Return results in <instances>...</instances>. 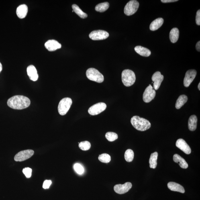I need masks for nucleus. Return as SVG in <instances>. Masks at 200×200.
Instances as JSON below:
<instances>
[{
    "instance_id": "f257e3e1",
    "label": "nucleus",
    "mask_w": 200,
    "mask_h": 200,
    "mask_svg": "<svg viewBox=\"0 0 200 200\" xmlns=\"http://www.w3.org/2000/svg\"><path fill=\"white\" fill-rule=\"evenodd\" d=\"M30 100L22 95H16L8 100L7 105L11 108L21 110L26 108L30 106Z\"/></svg>"
},
{
    "instance_id": "f03ea898",
    "label": "nucleus",
    "mask_w": 200,
    "mask_h": 200,
    "mask_svg": "<svg viewBox=\"0 0 200 200\" xmlns=\"http://www.w3.org/2000/svg\"><path fill=\"white\" fill-rule=\"evenodd\" d=\"M131 124L137 130L144 131L150 129L151 124L147 119L135 116L131 119Z\"/></svg>"
},
{
    "instance_id": "7ed1b4c3",
    "label": "nucleus",
    "mask_w": 200,
    "mask_h": 200,
    "mask_svg": "<svg viewBox=\"0 0 200 200\" xmlns=\"http://www.w3.org/2000/svg\"><path fill=\"white\" fill-rule=\"evenodd\" d=\"M121 80L123 84L127 87L133 85L136 80V76L132 70L125 69L121 73Z\"/></svg>"
},
{
    "instance_id": "20e7f679",
    "label": "nucleus",
    "mask_w": 200,
    "mask_h": 200,
    "mask_svg": "<svg viewBox=\"0 0 200 200\" xmlns=\"http://www.w3.org/2000/svg\"><path fill=\"white\" fill-rule=\"evenodd\" d=\"M86 75L88 79L98 83H102L104 80L103 74L94 68L88 69L86 72Z\"/></svg>"
},
{
    "instance_id": "39448f33",
    "label": "nucleus",
    "mask_w": 200,
    "mask_h": 200,
    "mask_svg": "<svg viewBox=\"0 0 200 200\" xmlns=\"http://www.w3.org/2000/svg\"><path fill=\"white\" fill-rule=\"evenodd\" d=\"M72 103V100L69 98H64L61 100L58 107L60 114L62 116L65 115L69 110Z\"/></svg>"
},
{
    "instance_id": "423d86ee",
    "label": "nucleus",
    "mask_w": 200,
    "mask_h": 200,
    "mask_svg": "<svg viewBox=\"0 0 200 200\" xmlns=\"http://www.w3.org/2000/svg\"><path fill=\"white\" fill-rule=\"evenodd\" d=\"M140 6L139 2L135 0H132L128 2L125 6L124 12L125 15L131 16L136 13Z\"/></svg>"
},
{
    "instance_id": "0eeeda50",
    "label": "nucleus",
    "mask_w": 200,
    "mask_h": 200,
    "mask_svg": "<svg viewBox=\"0 0 200 200\" xmlns=\"http://www.w3.org/2000/svg\"><path fill=\"white\" fill-rule=\"evenodd\" d=\"M109 36L108 33L107 31L101 30L93 31L89 35V38L94 40H104Z\"/></svg>"
},
{
    "instance_id": "6e6552de",
    "label": "nucleus",
    "mask_w": 200,
    "mask_h": 200,
    "mask_svg": "<svg viewBox=\"0 0 200 200\" xmlns=\"http://www.w3.org/2000/svg\"><path fill=\"white\" fill-rule=\"evenodd\" d=\"M107 107L104 103L100 102L92 106L88 109V113L91 115H96L104 111Z\"/></svg>"
},
{
    "instance_id": "1a4fd4ad",
    "label": "nucleus",
    "mask_w": 200,
    "mask_h": 200,
    "mask_svg": "<svg viewBox=\"0 0 200 200\" xmlns=\"http://www.w3.org/2000/svg\"><path fill=\"white\" fill-rule=\"evenodd\" d=\"M34 154L32 150H26L19 152L16 155L14 160L16 161L21 162L30 158Z\"/></svg>"
},
{
    "instance_id": "9d476101",
    "label": "nucleus",
    "mask_w": 200,
    "mask_h": 200,
    "mask_svg": "<svg viewBox=\"0 0 200 200\" xmlns=\"http://www.w3.org/2000/svg\"><path fill=\"white\" fill-rule=\"evenodd\" d=\"M156 94V91L154 89V88L151 85H150L146 88L143 94V100L145 102H150L154 98Z\"/></svg>"
},
{
    "instance_id": "9b49d317",
    "label": "nucleus",
    "mask_w": 200,
    "mask_h": 200,
    "mask_svg": "<svg viewBox=\"0 0 200 200\" xmlns=\"http://www.w3.org/2000/svg\"><path fill=\"white\" fill-rule=\"evenodd\" d=\"M197 72L195 70H189L186 72L183 80V84L185 87H188L193 82L197 75Z\"/></svg>"
},
{
    "instance_id": "f8f14e48",
    "label": "nucleus",
    "mask_w": 200,
    "mask_h": 200,
    "mask_svg": "<svg viewBox=\"0 0 200 200\" xmlns=\"http://www.w3.org/2000/svg\"><path fill=\"white\" fill-rule=\"evenodd\" d=\"M132 187V184L130 182H126L124 184H117L114 187V190L116 193L123 194L127 193Z\"/></svg>"
},
{
    "instance_id": "ddd939ff",
    "label": "nucleus",
    "mask_w": 200,
    "mask_h": 200,
    "mask_svg": "<svg viewBox=\"0 0 200 200\" xmlns=\"http://www.w3.org/2000/svg\"><path fill=\"white\" fill-rule=\"evenodd\" d=\"M176 146L185 154L189 155L191 153V150L186 141L182 139H179L176 141Z\"/></svg>"
},
{
    "instance_id": "4468645a",
    "label": "nucleus",
    "mask_w": 200,
    "mask_h": 200,
    "mask_svg": "<svg viewBox=\"0 0 200 200\" xmlns=\"http://www.w3.org/2000/svg\"><path fill=\"white\" fill-rule=\"evenodd\" d=\"M164 76L162 75L160 72H156L153 75L152 79L154 83L155 90H157L160 88L161 84L164 80Z\"/></svg>"
},
{
    "instance_id": "2eb2a0df",
    "label": "nucleus",
    "mask_w": 200,
    "mask_h": 200,
    "mask_svg": "<svg viewBox=\"0 0 200 200\" xmlns=\"http://www.w3.org/2000/svg\"><path fill=\"white\" fill-rule=\"evenodd\" d=\"M45 46L49 51L52 52L61 48L60 43L55 40H50L45 43Z\"/></svg>"
},
{
    "instance_id": "dca6fc26",
    "label": "nucleus",
    "mask_w": 200,
    "mask_h": 200,
    "mask_svg": "<svg viewBox=\"0 0 200 200\" xmlns=\"http://www.w3.org/2000/svg\"><path fill=\"white\" fill-rule=\"evenodd\" d=\"M27 75L31 80L33 81H36L38 78V74L37 73L36 68L32 65L27 67Z\"/></svg>"
},
{
    "instance_id": "f3484780",
    "label": "nucleus",
    "mask_w": 200,
    "mask_h": 200,
    "mask_svg": "<svg viewBox=\"0 0 200 200\" xmlns=\"http://www.w3.org/2000/svg\"><path fill=\"white\" fill-rule=\"evenodd\" d=\"M168 187L172 191L179 192L183 193H185L184 188L180 184L174 182H169L168 184Z\"/></svg>"
},
{
    "instance_id": "a211bd4d",
    "label": "nucleus",
    "mask_w": 200,
    "mask_h": 200,
    "mask_svg": "<svg viewBox=\"0 0 200 200\" xmlns=\"http://www.w3.org/2000/svg\"><path fill=\"white\" fill-rule=\"evenodd\" d=\"M28 7L27 6L23 4L19 6L17 9V14L19 18H24L27 14Z\"/></svg>"
},
{
    "instance_id": "6ab92c4d",
    "label": "nucleus",
    "mask_w": 200,
    "mask_h": 200,
    "mask_svg": "<svg viewBox=\"0 0 200 200\" xmlns=\"http://www.w3.org/2000/svg\"><path fill=\"white\" fill-rule=\"evenodd\" d=\"M173 160L174 162L179 164L181 168L187 169L188 168V165L187 162L179 155L174 154L173 156Z\"/></svg>"
},
{
    "instance_id": "aec40b11",
    "label": "nucleus",
    "mask_w": 200,
    "mask_h": 200,
    "mask_svg": "<svg viewBox=\"0 0 200 200\" xmlns=\"http://www.w3.org/2000/svg\"><path fill=\"white\" fill-rule=\"evenodd\" d=\"M135 50L137 53L143 56L148 57L151 54V51L150 50L142 46H138L135 47Z\"/></svg>"
},
{
    "instance_id": "412c9836",
    "label": "nucleus",
    "mask_w": 200,
    "mask_h": 200,
    "mask_svg": "<svg viewBox=\"0 0 200 200\" xmlns=\"http://www.w3.org/2000/svg\"><path fill=\"white\" fill-rule=\"evenodd\" d=\"M164 22V19L161 17L156 19L151 23L150 26V30L152 31L158 30L163 24Z\"/></svg>"
},
{
    "instance_id": "4be33fe9",
    "label": "nucleus",
    "mask_w": 200,
    "mask_h": 200,
    "mask_svg": "<svg viewBox=\"0 0 200 200\" xmlns=\"http://www.w3.org/2000/svg\"><path fill=\"white\" fill-rule=\"evenodd\" d=\"M198 119L195 115L191 116L188 121V127L190 131H195L197 127Z\"/></svg>"
},
{
    "instance_id": "5701e85b",
    "label": "nucleus",
    "mask_w": 200,
    "mask_h": 200,
    "mask_svg": "<svg viewBox=\"0 0 200 200\" xmlns=\"http://www.w3.org/2000/svg\"><path fill=\"white\" fill-rule=\"evenodd\" d=\"M179 29L177 28H174L170 32L169 38L170 41L172 43L177 42L179 38Z\"/></svg>"
},
{
    "instance_id": "b1692460",
    "label": "nucleus",
    "mask_w": 200,
    "mask_h": 200,
    "mask_svg": "<svg viewBox=\"0 0 200 200\" xmlns=\"http://www.w3.org/2000/svg\"><path fill=\"white\" fill-rule=\"evenodd\" d=\"M188 97L184 95L179 96L176 102L175 107L176 109L180 108L188 101Z\"/></svg>"
},
{
    "instance_id": "393cba45",
    "label": "nucleus",
    "mask_w": 200,
    "mask_h": 200,
    "mask_svg": "<svg viewBox=\"0 0 200 200\" xmlns=\"http://www.w3.org/2000/svg\"><path fill=\"white\" fill-rule=\"evenodd\" d=\"M158 153L157 152H155L151 154L149 163L150 164V167L151 168L155 169L157 165V161Z\"/></svg>"
},
{
    "instance_id": "a878e982",
    "label": "nucleus",
    "mask_w": 200,
    "mask_h": 200,
    "mask_svg": "<svg viewBox=\"0 0 200 200\" xmlns=\"http://www.w3.org/2000/svg\"><path fill=\"white\" fill-rule=\"evenodd\" d=\"M72 8L74 12H75L76 14L79 16L80 17H81V18L85 19L88 17L87 14L84 12L76 4L72 5Z\"/></svg>"
},
{
    "instance_id": "bb28decb",
    "label": "nucleus",
    "mask_w": 200,
    "mask_h": 200,
    "mask_svg": "<svg viewBox=\"0 0 200 200\" xmlns=\"http://www.w3.org/2000/svg\"><path fill=\"white\" fill-rule=\"evenodd\" d=\"M109 4L107 2L102 3L96 6L95 7V10L100 12H104L109 8Z\"/></svg>"
},
{
    "instance_id": "cd10ccee",
    "label": "nucleus",
    "mask_w": 200,
    "mask_h": 200,
    "mask_svg": "<svg viewBox=\"0 0 200 200\" xmlns=\"http://www.w3.org/2000/svg\"><path fill=\"white\" fill-rule=\"evenodd\" d=\"M134 154L133 151L131 149L127 150L125 154V158L127 162H130L132 161L134 158Z\"/></svg>"
},
{
    "instance_id": "c85d7f7f",
    "label": "nucleus",
    "mask_w": 200,
    "mask_h": 200,
    "mask_svg": "<svg viewBox=\"0 0 200 200\" xmlns=\"http://www.w3.org/2000/svg\"><path fill=\"white\" fill-rule=\"evenodd\" d=\"M98 159L100 161L104 163H108L111 160V156L107 154H103L99 155Z\"/></svg>"
},
{
    "instance_id": "c756f323",
    "label": "nucleus",
    "mask_w": 200,
    "mask_h": 200,
    "mask_svg": "<svg viewBox=\"0 0 200 200\" xmlns=\"http://www.w3.org/2000/svg\"><path fill=\"white\" fill-rule=\"evenodd\" d=\"M106 138L109 142H113L118 138V135L116 133L113 132H108L105 135Z\"/></svg>"
},
{
    "instance_id": "7c9ffc66",
    "label": "nucleus",
    "mask_w": 200,
    "mask_h": 200,
    "mask_svg": "<svg viewBox=\"0 0 200 200\" xmlns=\"http://www.w3.org/2000/svg\"><path fill=\"white\" fill-rule=\"evenodd\" d=\"M79 147L80 149L82 150H87L91 148V144L88 141H83V142H81L79 143Z\"/></svg>"
},
{
    "instance_id": "2f4dec72",
    "label": "nucleus",
    "mask_w": 200,
    "mask_h": 200,
    "mask_svg": "<svg viewBox=\"0 0 200 200\" xmlns=\"http://www.w3.org/2000/svg\"><path fill=\"white\" fill-rule=\"evenodd\" d=\"M74 170L78 174H81L83 173L84 169L81 164L78 163L75 164L74 165Z\"/></svg>"
},
{
    "instance_id": "473e14b6",
    "label": "nucleus",
    "mask_w": 200,
    "mask_h": 200,
    "mask_svg": "<svg viewBox=\"0 0 200 200\" xmlns=\"http://www.w3.org/2000/svg\"><path fill=\"white\" fill-rule=\"evenodd\" d=\"M22 172L27 178H30L32 175V169L30 168H25L23 169Z\"/></svg>"
},
{
    "instance_id": "72a5a7b5",
    "label": "nucleus",
    "mask_w": 200,
    "mask_h": 200,
    "mask_svg": "<svg viewBox=\"0 0 200 200\" xmlns=\"http://www.w3.org/2000/svg\"><path fill=\"white\" fill-rule=\"evenodd\" d=\"M52 181L50 180H45L44 182L43 185V188L44 189H48L50 188L51 185Z\"/></svg>"
},
{
    "instance_id": "f704fd0d",
    "label": "nucleus",
    "mask_w": 200,
    "mask_h": 200,
    "mask_svg": "<svg viewBox=\"0 0 200 200\" xmlns=\"http://www.w3.org/2000/svg\"><path fill=\"white\" fill-rule=\"evenodd\" d=\"M196 22L198 25H200V10L198 11L196 14Z\"/></svg>"
},
{
    "instance_id": "c9c22d12",
    "label": "nucleus",
    "mask_w": 200,
    "mask_h": 200,
    "mask_svg": "<svg viewBox=\"0 0 200 200\" xmlns=\"http://www.w3.org/2000/svg\"><path fill=\"white\" fill-rule=\"evenodd\" d=\"M178 1V0H161V1L162 2L164 3L174 2Z\"/></svg>"
},
{
    "instance_id": "e433bc0d",
    "label": "nucleus",
    "mask_w": 200,
    "mask_h": 200,
    "mask_svg": "<svg viewBox=\"0 0 200 200\" xmlns=\"http://www.w3.org/2000/svg\"><path fill=\"white\" fill-rule=\"evenodd\" d=\"M196 48L198 51L200 52V41L198 42L196 44Z\"/></svg>"
},
{
    "instance_id": "4c0bfd02",
    "label": "nucleus",
    "mask_w": 200,
    "mask_h": 200,
    "mask_svg": "<svg viewBox=\"0 0 200 200\" xmlns=\"http://www.w3.org/2000/svg\"><path fill=\"white\" fill-rule=\"evenodd\" d=\"M2 70V66L1 63L0 62V73H1Z\"/></svg>"
},
{
    "instance_id": "58836bf2",
    "label": "nucleus",
    "mask_w": 200,
    "mask_h": 200,
    "mask_svg": "<svg viewBox=\"0 0 200 200\" xmlns=\"http://www.w3.org/2000/svg\"><path fill=\"white\" fill-rule=\"evenodd\" d=\"M200 83H199V84L198 85V89L199 90H200Z\"/></svg>"
}]
</instances>
